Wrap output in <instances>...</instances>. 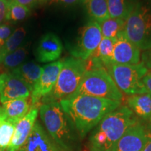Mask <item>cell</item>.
<instances>
[{
    "mask_svg": "<svg viewBox=\"0 0 151 151\" xmlns=\"http://www.w3.org/2000/svg\"><path fill=\"white\" fill-rule=\"evenodd\" d=\"M81 139H83L104 117L120 106L121 101L79 95L59 101Z\"/></svg>",
    "mask_w": 151,
    "mask_h": 151,
    "instance_id": "1",
    "label": "cell"
},
{
    "mask_svg": "<svg viewBox=\"0 0 151 151\" xmlns=\"http://www.w3.org/2000/svg\"><path fill=\"white\" fill-rule=\"evenodd\" d=\"M46 130L63 151H76L80 147V137L59 101H48L39 108Z\"/></svg>",
    "mask_w": 151,
    "mask_h": 151,
    "instance_id": "2",
    "label": "cell"
},
{
    "mask_svg": "<svg viewBox=\"0 0 151 151\" xmlns=\"http://www.w3.org/2000/svg\"><path fill=\"white\" fill-rule=\"evenodd\" d=\"M127 106H120L104 117L90 138L92 151H112L124 132L137 122Z\"/></svg>",
    "mask_w": 151,
    "mask_h": 151,
    "instance_id": "3",
    "label": "cell"
},
{
    "mask_svg": "<svg viewBox=\"0 0 151 151\" xmlns=\"http://www.w3.org/2000/svg\"><path fill=\"white\" fill-rule=\"evenodd\" d=\"M79 95L119 101H121L123 97L122 92L102 65L92 66L91 69H87L78 88L68 98Z\"/></svg>",
    "mask_w": 151,
    "mask_h": 151,
    "instance_id": "4",
    "label": "cell"
},
{
    "mask_svg": "<svg viewBox=\"0 0 151 151\" xmlns=\"http://www.w3.org/2000/svg\"><path fill=\"white\" fill-rule=\"evenodd\" d=\"M87 70L86 61L75 57L62 60V67L55 86L45 98L48 101H60L67 99L76 92Z\"/></svg>",
    "mask_w": 151,
    "mask_h": 151,
    "instance_id": "5",
    "label": "cell"
},
{
    "mask_svg": "<svg viewBox=\"0 0 151 151\" xmlns=\"http://www.w3.org/2000/svg\"><path fill=\"white\" fill-rule=\"evenodd\" d=\"M123 35L140 50L151 48V4L138 2L126 20Z\"/></svg>",
    "mask_w": 151,
    "mask_h": 151,
    "instance_id": "6",
    "label": "cell"
},
{
    "mask_svg": "<svg viewBox=\"0 0 151 151\" xmlns=\"http://www.w3.org/2000/svg\"><path fill=\"white\" fill-rule=\"evenodd\" d=\"M119 90L128 95L148 93L142 79L148 72L141 62L136 65L111 64L105 67Z\"/></svg>",
    "mask_w": 151,
    "mask_h": 151,
    "instance_id": "7",
    "label": "cell"
},
{
    "mask_svg": "<svg viewBox=\"0 0 151 151\" xmlns=\"http://www.w3.org/2000/svg\"><path fill=\"white\" fill-rule=\"evenodd\" d=\"M102 38L99 22H88L81 29L78 41L71 48V55L86 61L97 50Z\"/></svg>",
    "mask_w": 151,
    "mask_h": 151,
    "instance_id": "8",
    "label": "cell"
},
{
    "mask_svg": "<svg viewBox=\"0 0 151 151\" xmlns=\"http://www.w3.org/2000/svg\"><path fill=\"white\" fill-rule=\"evenodd\" d=\"M62 67V60L51 62L43 67L40 78L32 91V105L37 104L41 99L46 97L52 92L58 81Z\"/></svg>",
    "mask_w": 151,
    "mask_h": 151,
    "instance_id": "9",
    "label": "cell"
},
{
    "mask_svg": "<svg viewBox=\"0 0 151 151\" xmlns=\"http://www.w3.org/2000/svg\"><path fill=\"white\" fill-rule=\"evenodd\" d=\"M31 88L12 73L0 74V101L1 104L18 99H27L32 94Z\"/></svg>",
    "mask_w": 151,
    "mask_h": 151,
    "instance_id": "10",
    "label": "cell"
},
{
    "mask_svg": "<svg viewBox=\"0 0 151 151\" xmlns=\"http://www.w3.org/2000/svg\"><path fill=\"white\" fill-rule=\"evenodd\" d=\"M18 151H63L46 129L36 121L27 139Z\"/></svg>",
    "mask_w": 151,
    "mask_h": 151,
    "instance_id": "11",
    "label": "cell"
},
{
    "mask_svg": "<svg viewBox=\"0 0 151 151\" xmlns=\"http://www.w3.org/2000/svg\"><path fill=\"white\" fill-rule=\"evenodd\" d=\"M148 139L142 124L131 126L113 146L112 151H141Z\"/></svg>",
    "mask_w": 151,
    "mask_h": 151,
    "instance_id": "12",
    "label": "cell"
},
{
    "mask_svg": "<svg viewBox=\"0 0 151 151\" xmlns=\"http://www.w3.org/2000/svg\"><path fill=\"white\" fill-rule=\"evenodd\" d=\"M39 113V109L32 106L24 118L17 122L14 135L6 151H18L27 139L35 125Z\"/></svg>",
    "mask_w": 151,
    "mask_h": 151,
    "instance_id": "13",
    "label": "cell"
},
{
    "mask_svg": "<svg viewBox=\"0 0 151 151\" xmlns=\"http://www.w3.org/2000/svg\"><path fill=\"white\" fill-rule=\"evenodd\" d=\"M63 46L59 37L54 33H47L39 41L36 49V58L43 63L55 62L60 58Z\"/></svg>",
    "mask_w": 151,
    "mask_h": 151,
    "instance_id": "14",
    "label": "cell"
},
{
    "mask_svg": "<svg viewBox=\"0 0 151 151\" xmlns=\"http://www.w3.org/2000/svg\"><path fill=\"white\" fill-rule=\"evenodd\" d=\"M140 60L141 50L122 34L115 43L113 64L136 65L139 63Z\"/></svg>",
    "mask_w": 151,
    "mask_h": 151,
    "instance_id": "15",
    "label": "cell"
},
{
    "mask_svg": "<svg viewBox=\"0 0 151 151\" xmlns=\"http://www.w3.org/2000/svg\"><path fill=\"white\" fill-rule=\"evenodd\" d=\"M30 104L27 99H18L3 103L1 107L6 119L17 123L31 109Z\"/></svg>",
    "mask_w": 151,
    "mask_h": 151,
    "instance_id": "16",
    "label": "cell"
},
{
    "mask_svg": "<svg viewBox=\"0 0 151 151\" xmlns=\"http://www.w3.org/2000/svg\"><path fill=\"white\" fill-rule=\"evenodd\" d=\"M42 70L43 67L35 62H26L11 70L10 72L23 81L32 90L37 81L40 78Z\"/></svg>",
    "mask_w": 151,
    "mask_h": 151,
    "instance_id": "17",
    "label": "cell"
},
{
    "mask_svg": "<svg viewBox=\"0 0 151 151\" xmlns=\"http://www.w3.org/2000/svg\"><path fill=\"white\" fill-rule=\"evenodd\" d=\"M127 107L140 118L146 120L151 116V94L145 93L129 96Z\"/></svg>",
    "mask_w": 151,
    "mask_h": 151,
    "instance_id": "18",
    "label": "cell"
},
{
    "mask_svg": "<svg viewBox=\"0 0 151 151\" xmlns=\"http://www.w3.org/2000/svg\"><path fill=\"white\" fill-rule=\"evenodd\" d=\"M109 16L125 20L138 4L137 0H106Z\"/></svg>",
    "mask_w": 151,
    "mask_h": 151,
    "instance_id": "19",
    "label": "cell"
},
{
    "mask_svg": "<svg viewBox=\"0 0 151 151\" xmlns=\"http://www.w3.org/2000/svg\"><path fill=\"white\" fill-rule=\"evenodd\" d=\"M88 16L97 22L104 21L110 18L106 0H83Z\"/></svg>",
    "mask_w": 151,
    "mask_h": 151,
    "instance_id": "20",
    "label": "cell"
},
{
    "mask_svg": "<svg viewBox=\"0 0 151 151\" xmlns=\"http://www.w3.org/2000/svg\"><path fill=\"white\" fill-rule=\"evenodd\" d=\"M117 39L102 38L97 50L90 58H93L102 64L104 67L113 64V55Z\"/></svg>",
    "mask_w": 151,
    "mask_h": 151,
    "instance_id": "21",
    "label": "cell"
},
{
    "mask_svg": "<svg viewBox=\"0 0 151 151\" xmlns=\"http://www.w3.org/2000/svg\"><path fill=\"white\" fill-rule=\"evenodd\" d=\"M99 24L104 38L118 39L123 34L125 20L109 18Z\"/></svg>",
    "mask_w": 151,
    "mask_h": 151,
    "instance_id": "22",
    "label": "cell"
},
{
    "mask_svg": "<svg viewBox=\"0 0 151 151\" xmlns=\"http://www.w3.org/2000/svg\"><path fill=\"white\" fill-rule=\"evenodd\" d=\"M25 36L26 30L24 27H18L14 29L10 37L0 47V64L5 56L16 50L21 46Z\"/></svg>",
    "mask_w": 151,
    "mask_h": 151,
    "instance_id": "23",
    "label": "cell"
},
{
    "mask_svg": "<svg viewBox=\"0 0 151 151\" xmlns=\"http://www.w3.org/2000/svg\"><path fill=\"white\" fill-rule=\"evenodd\" d=\"M28 52L27 46H20L16 50L5 56L0 65L4 69L13 70L23 63Z\"/></svg>",
    "mask_w": 151,
    "mask_h": 151,
    "instance_id": "24",
    "label": "cell"
},
{
    "mask_svg": "<svg viewBox=\"0 0 151 151\" xmlns=\"http://www.w3.org/2000/svg\"><path fill=\"white\" fill-rule=\"evenodd\" d=\"M30 9L13 1H9L6 20L11 22H18L24 20L29 16Z\"/></svg>",
    "mask_w": 151,
    "mask_h": 151,
    "instance_id": "25",
    "label": "cell"
},
{
    "mask_svg": "<svg viewBox=\"0 0 151 151\" xmlns=\"http://www.w3.org/2000/svg\"><path fill=\"white\" fill-rule=\"evenodd\" d=\"M16 123L4 119L0 123V151H6L14 135Z\"/></svg>",
    "mask_w": 151,
    "mask_h": 151,
    "instance_id": "26",
    "label": "cell"
},
{
    "mask_svg": "<svg viewBox=\"0 0 151 151\" xmlns=\"http://www.w3.org/2000/svg\"><path fill=\"white\" fill-rule=\"evenodd\" d=\"M14 31V27L10 24L2 23L0 24V47L10 37Z\"/></svg>",
    "mask_w": 151,
    "mask_h": 151,
    "instance_id": "27",
    "label": "cell"
},
{
    "mask_svg": "<svg viewBox=\"0 0 151 151\" xmlns=\"http://www.w3.org/2000/svg\"><path fill=\"white\" fill-rule=\"evenodd\" d=\"M8 7V0H0V24H2L4 20H6Z\"/></svg>",
    "mask_w": 151,
    "mask_h": 151,
    "instance_id": "28",
    "label": "cell"
},
{
    "mask_svg": "<svg viewBox=\"0 0 151 151\" xmlns=\"http://www.w3.org/2000/svg\"><path fill=\"white\" fill-rule=\"evenodd\" d=\"M141 60L148 70H151V48L143 52L141 55Z\"/></svg>",
    "mask_w": 151,
    "mask_h": 151,
    "instance_id": "29",
    "label": "cell"
},
{
    "mask_svg": "<svg viewBox=\"0 0 151 151\" xmlns=\"http://www.w3.org/2000/svg\"><path fill=\"white\" fill-rule=\"evenodd\" d=\"M8 1H15V2L31 9L37 4L38 0H8Z\"/></svg>",
    "mask_w": 151,
    "mask_h": 151,
    "instance_id": "30",
    "label": "cell"
},
{
    "mask_svg": "<svg viewBox=\"0 0 151 151\" xmlns=\"http://www.w3.org/2000/svg\"><path fill=\"white\" fill-rule=\"evenodd\" d=\"M142 81L146 87L147 91L148 93L151 94V71L146 73V76L143 78Z\"/></svg>",
    "mask_w": 151,
    "mask_h": 151,
    "instance_id": "31",
    "label": "cell"
},
{
    "mask_svg": "<svg viewBox=\"0 0 151 151\" xmlns=\"http://www.w3.org/2000/svg\"><path fill=\"white\" fill-rule=\"evenodd\" d=\"M81 0H51V3H61L65 5H73L78 3Z\"/></svg>",
    "mask_w": 151,
    "mask_h": 151,
    "instance_id": "32",
    "label": "cell"
},
{
    "mask_svg": "<svg viewBox=\"0 0 151 151\" xmlns=\"http://www.w3.org/2000/svg\"><path fill=\"white\" fill-rule=\"evenodd\" d=\"M141 151H151V137L148 138Z\"/></svg>",
    "mask_w": 151,
    "mask_h": 151,
    "instance_id": "33",
    "label": "cell"
},
{
    "mask_svg": "<svg viewBox=\"0 0 151 151\" xmlns=\"http://www.w3.org/2000/svg\"><path fill=\"white\" fill-rule=\"evenodd\" d=\"M6 117L4 116V114L3 112H2V110H1V109H0V123H1V121L4 120V119H5Z\"/></svg>",
    "mask_w": 151,
    "mask_h": 151,
    "instance_id": "34",
    "label": "cell"
},
{
    "mask_svg": "<svg viewBox=\"0 0 151 151\" xmlns=\"http://www.w3.org/2000/svg\"><path fill=\"white\" fill-rule=\"evenodd\" d=\"M41 1H48V0H40Z\"/></svg>",
    "mask_w": 151,
    "mask_h": 151,
    "instance_id": "35",
    "label": "cell"
},
{
    "mask_svg": "<svg viewBox=\"0 0 151 151\" xmlns=\"http://www.w3.org/2000/svg\"><path fill=\"white\" fill-rule=\"evenodd\" d=\"M149 119H150V122H151V116L150 117V118H149Z\"/></svg>",
    "mask_w": 151,
    "mask_h": 151,
    "instance_id": "36",
    "label": "cell"
},
{
    "mask_svg": "<svg viewBox=\"0 0 151 151\" xmlns=\"http://www.w3.org/2000/svg\"><path fill=\"white\" fill-rule=\"evenodd\" d=\"M0 109H1V106H0Z\"/></svg>",
    "mask_w": 151,
    "mask_h": 151,
    "instance_id": "37",
    "label": "cell"
},
{
    "mask_svg": "<svg viewBox=\"0 0 151 151\" xmlns=\"http://www.w3.org/2000/svg\"><path fill=\"white\" fill-rule=\"evenodd\" d=\"M90 151H92V150H90Z\"/></svg>",
    "mask_w": 151,
    "mask_h": 151,
    "instance_id": "38",
    "label": "cell"
}]
</instances>
